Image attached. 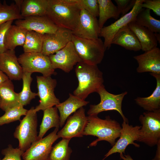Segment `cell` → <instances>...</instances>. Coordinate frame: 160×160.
<instances>
[{
	"mask_svg": "<svg viewBox=\"0 0 160 160\" xmlns=\"http://www.w3.org/2000/svg\"><path fill=\"white\" fill-rule=\"evenodd\" d=\"M80 12L75 0H48L46 15L58 27L72 31L77 26Z\"/></svg>",
	"mask_w": 160,
	"mask_h": 160,
	"instance_id": "cell-1",
	"label": "cell"
},
{
	"mask_svg": "<svg viewBox=\"0 0 160 160\" xmlns=\"http://www.w3.org/2000/svg\"><path fill=\"white\" fill-rule=\"evenodd\" d=\"M87 122L83 133V135H92L97 138L92 142L89 146H96L98 142L104 140L112 146L115 144L116 140L119 137L121 127L116 121L111 119L109 116L105 119L99 118L97 115L87 116Z\"/></svg>",
	"mask_w": 160,
	"mask_h": 160,
	"instance_id": "cell-2",
	"label": "cell"
},
{
	"mask_svg": "<svg viewBox=\"0 0 160 160\" xmlns=\"http://www.w3.org/2000/svg\"><path fill=\"white\" fill-rule=\"evenodd\" d=\"M75 73L79 84L73 95L81 99L85 100L103 84V73L97 65L81 61L77 64Z\"/></svg>",
	"mask_w": 160,
	"mask_h": 160,
	"instance_id": "cell-3",
	"label": "cell"
},
{
	"mask_svg": "<svg viewBox=\"0 0 160 160\" xmlns=\"http://www.w3.org/2000/svg\"><path fill=\"white\" fill-rule=\"evenodd\" d=\"M71 41L82 61L96 65L101 63L106 50L100 38L87 39L73 34Z\"/></svg>",
	"mask_w": 160,
	"mask_h": 160,
	"instance_id": "cell-4",
	"label": "cell"
},
{
	"mask_svg": "<svg viewBox=\"0 0 160 160\" xmlns=\"http://www.w3.org/2000/svg\"><path fill=\"white\" fill-rule=\"evenodd\" d=\"M20 121L13 135L18 140V148L24 152L37 140L38 137L37 114L35 108L32 107L28 110L25 116Z\"/></svg>",
	"mask_w": 160,
	"mask_h": 160,
	"instance_id": "cell-5",
	"label": "cell"
},
{
	"mask_svg": "<svg viewBox=\"0 0 160 160\" xmlns=\"http://www.w3.org/2000/svg\"><path fill=\"white\" fill-rule=\"evenodd\" d=\"M142 126L138 141L152 147L160 140V109L146 111L139 117Z\"/></svg>",
	"mask_w": 160,
	"mask_h": 160,
	"instance_id": "cell-6",
	"label": "cell"
},
{
	"mask_svg": "<svg viewBox=\"0 0 160 160\" xmlns=\"http://www.w3.org/2000/svg\"><path fill=\"white\" fill-rule=\"evenodd\" d=\"M96 92L99 95L100 101L97 105H91L87 113L88 116L97 115L101 112L109 111H117L122 117L123 121H128L122 112V103L125 96L127 94L125 91L119 94H114L108 92L103 84Z\"/></svg>",
	"mask_w": 160,
	"mask_h": 160,
	"instance_id": "cell-7",
	"label": "cell"
},
{
	"mask_svg": "<svg viewBox=\"0 0 160 160\" xmlns=\"http://www.w3.org/2000/svg\"><path fill=\"white\" fill-rule=\"evenodd\" d=\"M23 72H38L44 76H51L55 73L48 56L41 52H24L18 57Z\"/></svg>",
	"mask_w": 160,
	"mask_h": 160,
	"instance_id": "cell-8",
	"label": "cell"
},
{
	"mask_svg": "<svg viewBox=\"0 0 160 160\" xmlns=\"http://www.w3.org/2000/svg\"><path fill=\"white\" fill-rule=\"evenodd\" d=\"M38 96L39 103L35 108L36 112L56 106L60 102L54 93L57 82L51 76H37L36 77Z\"/></svg>",
	"mask_w": 160,
	"mask_h": 160,
	"instance_id": "cell-9",
	"label": "cell"
},
{
	"mask_svg": "<svg viewBox=\"0 0 160 160\" xmlns=\"http://www.w3.org/2000/svg\"><path fill=\"white\" fill-rule=\"evenodd\" d=\"M144 0H136L132 9L128 13L121 17L114 23L103 27L100 30L99 36L104 39L103 44L106 50L110 49L112 41L117 32L129 23L135 21L136 16L143 8L142 4Z\"/></svg>",
	"mask_w": 160,
	"mask_h": 160,
	"instance_id": "cell-10",
	"label": "cell"
},
{
	"mask_svg": "<svg viewBox=\"0 0 160 160\" xmlns=\"http://www.w3.org/2000/svg\"><path fill=\"white\" fill-rule=\"evenodd\" d=\"M58 128L47 136L36 140L22 155L23 160H49L54 143L59 138Z\"/></svg>",
	"mask_w": 160,
	"mask_h": 160,
	"instance_id": "cell-11",
	"label": "cell"
},
{
	"mask_svg": "<svg viewBox=\"0 0 160 160\" xmlns=\"http://www.w3.org/2000/svg\"><path fill=\"white\" fill-rule=\"evenodd\" d=\"M49 57L54 69H60L67 73L70 72L75 65L82 61L71 41L63 48Z\"/></svg>",
	"mask_w": 160,
	"mask_h": 160,
	"instance_id": "cell-12",
	"label": "cell"
},
{
	"mask_svg": "<svg viewBox=\"0 0 160 160\" xmlns=\"http://www.w3.org/2000/svg\"><path fill=\"white\" fill-rule=\"evenodd\" d=\"M141 128V126L137 125L134 127L129 125L128 121H123L119 139L105 154L103 160L115 153L125 154V149L129 145L132 144L136 147H139L140 145L134 142L138 140Z\"/></svg>",
	"mask_w": 160,
	"mask_h": 160,
	"instance_id": "cell-13",
	"label": "cell"
},
{
	"mask_svg": "<svg viewBox=\"0 0 160 160\" xmlns=\"http://www.w3.org/2000/svg\"><path fill=\"white\" fill-rule=\"evenodd\" d=\"M87 122L85 109L81 107L69 116L63 128L57 132L59 137L71 139L73 137H82Z\"/></svg>",
	"mask_w": 160,
	"mask_h": 160,
	"instance_id": "cell-14",
	"label": "cell"
},
{
	"mask_svg": "<svg viewBox=\"0 0 160 160\" xmlns=\"http://www.w3.org/2000/svg\"><path fill=\"white\" fill-rule=\"evenodd\" d=\"M72 35L71 31L60 27L54 33L44 34L41 52L48 56L55 54L71 41Z\"/></svg>",
	"mask_w": 160,
	"mask_h": 160,
	"instance_id": "cell-15",
	"label": "cell"
},
{
	"mask_svg": "<svg viewBox=\"0 0 160 160\" xmlns=\"http://www.w3.org/2000/svg\"><path fill=\"white\" fill-rule=\"evenodd\" d=\"M15 25L27 31L45 34L54 33L58 27L46 15L28 17L17 20Z\"/></svg>",
	"mask_w": 160,
	"mask_h": 160,
	"instance_id": "cell-16",
	"label": "cell"
},
{
	"mask_svg": "<svg viewBox=\"0 0 160 160\" xmlns=\"http://www.w3.org/2000/svg\"><path fill=\"white\" fill-rule=\"evenodd\" d=\"M100 30L97 17L81 9L77 26L71 32L73 34L82 38L95 39L99 38Z\"/></svg>",
	"mask_w": 160,
	"mask_h": 160,
	"instance_id": "cell-17",
	"label": "cell"
},
{
	"mask_svg": "<svg viewBox=\"0 0 160 160\" xmlns=\"http://www.w3.org/2000/svg\"><path fill=\"white\" fill-rule=\"evenodd\" d=\"M144 52L133 57L138 64L137 72L160 74V49L156 47Z\"/></svg>",
	"mask_w": 160,
	"mask_h": 160,
	"instance_id": "cell-18",
	"label": "cell"
},
{
	"mask_svg": "<svg viewBox=\"0 0 160 160\" xmlns=\"http://www.w3.org/2000/svg\"><path fill=\"white\" fill-rule=\"evenodd\" d=\"M0 70L11 80L22 79L23 69L15 50H7L0 53Z\"/></svg>",
	"mask_w": 160,
	"mask_h": 160,
	"instance_id": "cell-19",
	"label": "cell"
},
{
	"mask_svg": "<svg viewBox=\"0 0 160 160\" xmlns=\"http://www.w3.org/2000/svg\"><path fill=\"white\" fill-rule=\"evenodd\" d=\"M120 46L125 49L138 51L141 50L140 43L136 36L127 25L116 33L112 41V44Z\"/></svg>",
	"mask_w": 160,
	"mask_h": 160,
	"instance_id": "cell-20",
	"label": "cell"
},
{
	"mask_svg": "<svg viewBox=\"0 0 160 160\" xmlns=\"http://www.w3.org/2000/svg\"><path fill=\"white\" fill-rule=\"evenodd\" d=\"M127 25L137 37L143 51L157 47L158 42L154 33L147 28L138 25L135 21Z\"/></svg>",
	"mask_w": 160,
	"mask_h": 160,
	"instance_id": "cell-21",
	"label": "cell"
},
{
	"mask_svg": "<svg viewBox=\"0 0 160 160\" xmlns=\"http://www.w3.org/2000/svg\"><path fill=\"white\" fill-rule=\"evenodd\" d=\"M89 102L81 99L71 94L65 101L55 106L60 113V127H62L68 117L81 107L86 106Z\"/></svg>",
	"mask_w": 160,
	"mask_h": 160,
	"instance_id": "cell-22",
	"label": "cell"
},
{
	"mask_svg": "<svg viewBox=\"0 0 160 160\" xmlns=\"http://www.w3.org/2000/svg\"><path fill=\"white\" fill-rule=\"evenodd\" d=\"M0 108L5 112L20 105L18 93L14 90L13 84L9 79L0 84Z\"/></svg>",
	"mask_w": 160,
	"mask_h": 160,
	"instance_id": "cell-23",
	"label": "cell"
},
{
	"mask_svg": "<svg viewBox=\"0 0 160 160\" xmlns=\"http://www.w3.org/2000/svg\"><path fill=\"white\" fill-rule=\"evenodd\" d=\"M156 79L155 90L149 96L137 97L135 99L136 103L147 111H153L160 109V74L150 73Z\"/></svg>",
	"mask_w": 160,
	"mask_h": 160,
	"instance_id": "cell-24",
	"label": "cell"
},
{
	"mask_svg": "<svg viewBox=\"0 0 160 160\" xmlns=\"http://www.w3.org/2000/svg\"><path fill=\"white\" fill-rule=\"evenodd\" d=\"M27 30L16 25H12L7 31L4 45L7 50H15L18 46L23 47Z\"/></svg>",
	"mask_w": 160,
	"mask_h": 160,
	"instance_id": "cell-25",
	"label": "cell"
},
{
	"mask_svg": "<svg viewBox=\"0 0 160 160\" xmlns=\"http://www.w3.org/2000/svg\"><path fill=\"white\" fill-rule=\"evenodd\" d=\"M48 0H24L20 9L23 17L46 15Z\"/></svg>",
	"mask_w": 160,
	"mask_h": 160,
	"instance_id": "cell-26",
	"label": "cell"
},
{
	"mask_svg": "<svg viewBox=\"0 0 160 160\" xmlns=\"http://www.w3.org/2000/svg\"><path fill=\"white\" fill-rule=\"evenodd\" d=\"M60 126V116L57 108L53 107L44 110L37 140L42 138L50 128L54 127L59 128Z\"/></svg>",
	"mask_w": 160,
	"mask_h": 160,
	"instance_id": "cell-27",
	"label": "cell"
},
{
	"mask_svg": "<svg viewBox=\"0 0 160 160\" xmlns=\"http://www.w3.org/2000/svg\"><path fill=\"white\" fill-rule=\"evenodd\" d=\"M99 4L98 23L101 29L109 19H117L119 17L116 6L111 0H97Z\"/></svg>",
	"mask_w": 160,
	"mask_h": 160,
	"instance_id": "cell-28",
	"label": "cell"
},
{
	"mask_svg": "<svg viewBox=\"0 0 160 160\" xmlns=\"http://www.w3.org/2000/svg\"><path fill=\"white\" fill-rule=\"evenodd\" d=\"M135 21L138 25L147 28L154 33H160V20L151 15L150 9L142 8L137 15Z\"/></svg>",
	"mask_w": 160,
	"mask_h": 160,
	"instance_id": "cell-29",
	"label": "cell"
},
{
	"mask_svg": "<svg viewBox=\"0 0 160 160\" xmlns=\"http://www.w3.org/2000/svg\"><path fill=\"white\" fill-rule=\"evenodd\" d=\"M44 35L33 31H27L23 46L24 52H41Z\"/></svg>",
	"mask_w": 160,
	"mask_h": 160,
	"instance_id": "cell-30",
	"label": "cell"
},
{
	"mask_svg": "<svg viewBox=\"0 0 160 160\" xmlns=\"http://www.w3.org/2000/svg\"><path fill=\"white\" fill-rule=\"evenodd\" d=\"M71 139H62L52 147L49 160H70L72 150L69 146Z\"/></svg>",
	"mask_w": 160,
	"mask_h": 160,
	"instance_id": "cell-31",
	"label": "cell"
},
{
	"mask_svg": "<svg viewBox=\"0 0 160 160\" xmlns=\"http://www.w3.org/2000/svg\"><path fill=\"white\" fill-rule=\"evenodd\" d=\"M32 74L23 71L22 78L23 88L21 91L18 93L20 103L23 106L29 104L32 99L38 96L37 93L33 92L31 90V83L33 80Z\"/></svg>",
	"mask_w": 160,
	"mask_h": 160,
	"instance_id": "cell-32",
	"label": "cell"
},
{
	"mask_svg": "<svg viewBox=\"0 0 160 160\" xmlns=\"http://www.w3.org/2000/svg\"><path fill=\"white\" fill-rule=\"evenodd\" d=\"M23 18L15 3L8 5L6 1L3 3L0 1V25L10 20Z\"/></svg>",
	"mask_w": 160,
	"mask_h": 160,
	"instance_id": "cell-33",
	"label": "cell"
},
{
	"mask_svg": "<svg viewBox=\"0 0 160 160\" xmlns=\"http://www.w3.org/2000/svg\"><path fill=\"white\" fill-rule=\"evenodd\" d=\"M28 110L20 104L10 108L5 111L0 117V126L10 123L20 121L21 116L26 114Z\"/></svg>",
	"mask_w": 160,
	"mask_h": 160,
	"instance_id": "cell-34",
	"label": "cell"
},
{
	"mask_svg": "<svg viewBox=\"0 0 160 160\" xmlns=\"http://www.w3.org/2000/svg\"><path fill=\"white\" fill-rule=\"evenodd\" d=\"M78 7L83 9L94 16L99 15V4L97 0H75Z\"/></svg>",
	"mask_w": 160,
	"mask_h": 160,
	"instance_id": "cell-35",
	"label": "cell"
},
{
	"mask_svg": "<svg viewBox=\"0 0 160 160\" xmlns=\"http://www.w3.org/2000/svg\"><path fill=\"white\" fill-rule=\"evenodd\" d=\"M24 152L18 148H14L11 144L7 147L3 149L1 151L4 157L0 160H22V155Z\"/></svg>",
	"mask_w": 160,
	"mask_h": 160,
	"instance_id": "cell-36",
	"label": "cell"
},
{
	"mask_svg": "<svg viewBox=\"0 0 160 160\" xmlns=\"http://www.w3.org/2000/svg\"><path fill=\"white\" fill-rule=\"evenodd\" d=\"M136 0H114L118 12L121 16L129 12L134 6Z\"/></svg>",
	"mask_w": 160,
	"mask_h": 160,
	"instance_id": "cell-37",
	"label": "cell"
},
{
	"mask_svg": "<svg viewBox=\"0 0 160 160\" xmlns=\"http://www.w3.org/2000/svg\"><path fill=\"white\" fill-rule=\"evenodd\" d=\"M13 20L7 21L0 25V53L7 50L4 45V40L7 32L12 25Z\"/></svg>",
	"mask_w": 160,
	"mask_h": 160,
	"instance_id": "cell-38",
	"label": "cell"
},
{
	"mask_svg": "<svg viewBox=\"0 0 160 160\" xmlns=\"http://www.w3.org/2000/svg\"><path fill=\"white\" fill-rule=\"evenodd\" d=\"M142 7L152 10L157 15L160 16V0H144Z\"/></svg>",
	"mask_w": 160,
	"mask_h": 160,
	"instance_id": "cell-39",
	"label": "cell"
},
{
	"mask_svg": "<svg viewBox=\"0 0 160 160\" xmlns=\"http://www.w3.org/2000/svg\"><path fill=\"white\" fill-rule=\"evenodd\" d=\"M156 145V155L154 158L152 160H160V140L158 141Z\"/></svg>",
	"mask_w": 160,
	"mask_h": 160,
	"instance_id": "cell-40",
	"label": "cell"
},
{
	"mask_svg": "<svg viewBox=\"0 0 160 160\" xmlns=\"http://www.w3.org/2000/svg\"><path fill=\"white\" fill-rule=\"evenodd\" d=\"M7 76L0 70V84L9 79Z\"/></svg>",
	"mask_w": 160,
	"mask_h": 160,
	"instance_id": "cell-41",
	"label": "cell"
},
{
	"mask_svg": "<svg viewBox=\"0 0 160 160\" xmlns=\"http://www.w3.org/2000/svg\"><path fill=\"white\" fill-rule=\"evenodd\" d=\"M120 159L123 160H134L129 154L124 155L123 154H120Z\"/></svg>",
	"mask_w": 160,
	"mask_h": 160,
	"instance_id": "cell-42",
	"label": "cell"
},
{
	"mask_svg": "<svg viewBox=\"0 0 160 160\" xmlns=\"http://www.w3.org/2000/svg\"><path fill=\"white\" fill-rule=\"evenodd\" d=\"M14 1L15 4L19 9L20 11V9L23 1V0H15Z\"/></svg>",
	"mask_w": 160,
	"mask_h": 160,
	"instance_id": "cell-43",
	"label": "cell"
},
{
	"mask_svg": "<svg viewBox=\"0 0 160 160\" xmlns=\"http://www.w3.org/2000/svg\"><path fill=\"white\" fill-rule=\"evenodd\" d=\"M157 40L160 44V34L159 33H155Z\"/></svg>",
	"mask_w": 160,
	"mask_h": 160,
	"instance_id": "cell-44",
	"label": "cell"
},
{
	"mask_svg": "<svg viewBox=\"0 0 160 160\" xmlns=\"http://www.w3.org/2000/svg\"><path fill=\"white\" fill-rule=\"evenodd\" d=\"M0 102L1 101H0Z\"/></svg>",
	"mask_w": 160,
	"mask_h": 160,
	"instance_id": "cell-45",
	"label": "cell"
}]
</instances>
